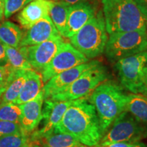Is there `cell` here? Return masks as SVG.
Instances as JSON below:
<instances>
[{
	"mask_svg": "<svg viewBox=\"0 0 147 147\" xmlns=\"http://www.w3.org/2000/svg\"><path fill=\"white\" fill-rule=\"evenodd\" d=\"M7 65L15 70H32V65L27 59L25 47L14 48L4 45Z\"/></svg>",
	"mask_w": 147,
	"mask_h": 147,
	"instance_id": "21",
	"label": "cell"
},
{
	"mask_svg": "<svg viewBox=\"0 0 147 147\" xmlns=\"http://www.w3.org/2000/svg\"><path fill=\"white\" fill-rule=\"evenodd\" d=\"M38 142L41 144L40 147H89L66 134L52 133Z\"/></svg>",
	"mask_w": 147,
	"mask_h": 147,
	"instance_id": "23",
	"label": "cell"
},
{
	"mask_svg": "<svg viewBox=\"0 0 147 147\" xmlns=\"http://www.w3.org/2000/svg\"><path fill=\"white\" fill-rule=\"evenodd\" d=\"M4 17V1L0 0V21Z\"/></svg>",
	"mask_w": 147,
	"mask_h": 147,
	"instance_id": "33",
	"label": "cell"
},
{
	"mask_svg": "<svg viewBox=\"0 0 147 147\" xmlns=\"http://www.w3.org/2000/svg\"><path fill=\"white\" fill-rule=\"evenodd\" d=\"M125 111L138 121L147 124V99L139 93H130L127 96Z\"/></svg>",
	"mask_w": 147,
	"mask_h": 147,
	"instance_id": "20",
	"label": "cell"
},
{
	"mask_svg": "<svg viewBox=\"0 0 147 147\" xmlns=\"http://www.w3.org/2000/svg\"><path fill=\"white\" fill-rule=\"evenodd\" d=\"M27 30L23 34L19 47L39 45L60 35L49 16L40 20Z\"/></svg>",
	"mask_w": 147,
	"mask_h": 147,
	"instance_id": "13",
	"label": "cell"
},
{
	"mask_svg": "<svg viewBox=\"0 0 147 147\" xmlns=\"http://www.w3.org/2000/svg\"><path fill=\"white\" fill-rule=\"evenodd\" d=\"M69 39L71 45L89 59L102 55L108 39L102 11H98Z\"/></svg>",
	"mask_w": 147,
	"mask_h": 147,
	"instance_id": "4",
	"label": "cell"
},
{
	"mask_svg": "<svg viewBox=\"0 0 147 147\" xmlns=\"http://www.w3.org/2000/svg\"><path fill=\"white\" fill-rule=\"evenodd\" d=\"M103 15L109 35L147 31V18L134 0H102Z\"/></svg>",
	"mask_w": 147,
	"mask_h": 147,
	"instance_id": "2",
	"label": "cell"
},
{
	"mask_svg": "<svg viewBox=\"0 0 147 147\" xmlns=\"http://www.w3.org/2000/svg\"><path fill=\"white\" fill-rule=\"evenodd\" d=\"M50 0H33L16 16L18 23L25 29L32 27L40 20L49 16Z\"/></svg>",
	"mask_w": 147,
	"mask_h": 147,
	"instance_id": "16",
	"label": "cell"
},
{
	"mask_svg": "<svg viewBox=\"0 0 147 147\" xmlns=\"http://www.w3.org/2000/svg\"><path fill=\"white\" fill-rule=\"evenodd\" d=\"M146 50L147 31H133L110 35L104 51L108 59L116 63Z\"/></svg>",
	"mask_w": 147,
	"mask_h": 147,
	"instance_id": "5",
	"label": "cell"
},
{
	"mask_svg": "<svg viewBox=\"0 0 147 147\" xmlns=\"http://www.w3.org/2000/svg\"><path fill=\"white\" fill-rule=\"evenodd\" d=\"M142 13L147 18V0H134Z\"/></svg>",
	"mask_w": 147,
	"mask_h": 147,
	"instance_id": "29",
	"label": "cell"
},
{
	"mask_svg": "<svg viewBox=\"0 0 147 147\" xmlns=\"http://www.w3.org/2000/svg\"><path fill=\"white\" fill-rule=\"evenodd\" d=\"M143 80H144L145 86L147 87V65L145 66L143 69Z\"/></svg>",
	"mask_w": 147,
	"mask_h": 147,
	"instance_id": "34",
	"label": "cell"
},
{
	"mask_svg": "<svg viewBox=\"0 0 147 147\" xmlns=\"http://www.w3.org/2000/svg\"><path fill=\"white\" fill-rule=\"evenodd\" d=\"M54 1H63V2H65L67 4L72 5L77 4V3H81V2H84V1H87V0H54Z\"/></svg>",
	"mask_w": 147,
	"mask_h": 147,
	"instance_id": "32",
	"label": "cell"
},
{
	"mask_svg": "<svg viewBox=\"0 0 147 147\" xmlns=\"http://www.w3.org/2000/svg\"><path fill=\"white\" fill-rule=\"evenodd\" d=\"M86 98L72 101L53 133L68 134L82 144L93 147L100 143L103 135L94 106Z\"/></svg>",
	"mask_w": 147,
	"mask_h": 147,
	"instance_id": "1",
	"label": "cell"
},
{
	"mask_svg": "<svg viewBox=\"0 0 147 147\" xmlns=\"http://www.w3.org/2000/svg\"><path fill=\"white\" fill-rule=\"evenodd\" d=\"M33 0H5L4 1V17L10 18L23 9Z\"/></svg>",
	"mask_w": 147,
	"mask_h": 147,
	"instance_id": "26",
	"label": "cell"
},
{
	"mask_svg": "<svg viewBox=\"0 0 147 147\" xmlns=\"http://www.w3.org/2000/svg\"><path fill=\"white\" fill-rule=\"evenodd\" d=\"M23 34L17 25L11 21H4L0 24V42L9 47H19Z\"/></svg>",
	"mask_w": 147,
	"mask_h": 147,
	"instance_id": "22",
	"label": "cell"
},
{
	"mask_svg": "<svg viewBox=\"0 0 147 147\" xmlns=\"http://www.w3.org/2000/svg\"><path fill=\"white\" fill-rule=\"evenodd\" d=\"M25 70H15L12 73L9 83L5 87V91L1 95L0 104L14 103L18 98L27 78Z\"/></svg>",
	"mask_w": 147,
	"mask_h": 147,
	"instance_id": "18",
	"label": "cell"
},
{
	"mask_svg": "<svg viewBox=\"0 0 147 147\" xmlns=\"http://www.w3.org/2000/svg\"><path fill=\"white\" fill-rule=\"evenodd\" d=\"M5 1V0H4V1Z\"/></svg>",
	"mask_w": 147,
	"mask_h": 147,
	"instance_id": "41",
	"label": "cell"
},
{
	"mask_svg": "<svg viewBox=\"0 0 147 147\" xmlns=\"http://www.w3.org/2000/svg\"><path fill=\"white\" fill-rule=\"evenodd\" d=\"M64 42L62 36L59 35L39 45L25 47L27 59L33 69L41 72Z\"/></svg>",
	"mask_w": 147,
	"mask_h": 147,
	"instance_id": "10",
	"label": "cell"
},
{
	"mask_svg": "<svg viewBox=\"0 0 147 147\" xmlns=\"http://www.w3.org/2000/svg\"><path fill=\"white\" fill-rule=\"evenodd\" d=\"M69 6L70 5L63 1L50 0L49 17L62 37L65 36Z\"/></svg>",
	"mask_w": 147,
	"mask_h": 147,
	"instance_id": "19",
	"label": "cell"
},
{
	"mask_svg": "<svg viewBox=\"0 0 147 147\" xmlns=\"http://www.w3.org/2000/svg\"><path fill=\"white\" fill-rule=\"evenodd\" d=\"M146 29H147V26H146Z\"/></svg>",
	"mask_w": 147,
	"mask_h": 147,
	"instance_id": "40",
	"label": "cell"
},
{
	"mask_svg": "<svg viewBox=\"0 0 147 147\" xmlns=\"http://www.w3.org/2000/svg\"><path fill=\"white\" fill-rule=\"evenodd\" d=\"M147 65V51L122 59L115 63L121 85L133 93L143 95L147 91L143 80V69Z\"/></svg>",
	"mask_w": 147,
	"mask_h": 147,
	"instance_id": "8",
	"label": "cell"
},
{
	"mask_svg": "<svg viewBox=\"0 0 147 147\" xmlns=\"http://www.w3.org/2000/svg\"><path fill=\"white\" fill-rule=\"evenodd\" d=\"M89 60L70 43L65 42L52 60L40 72L42 81L46 83L58 74L68 70L80 64L87 63Z\"/></svg>",
	"mask_w": 147,
	"mask_h": 147,
	"instance_id": "9",
	"label": "cell"
},
{
	"mask_svg": "<svg viewBox=\"0 0 147 147\" xmlns=\"http://www.w3.org/2000/svg\"><path fill=\"white\" fill-rule=\"evenodd\" d=\"M146 51H147V50H146Z\"/></svg>",
	"mask_w": 147,
	"mask_h": 147,
	"instance_id": "44",
	"label": "cell"
},
{
	"mask_svg": "<svg viewBox=\"0 0 147 147\" xmlns=\"http://www.w3.org/2000/svg\"><path fill=\"white\" fill-rule=\"evenodd\" d=\"M29 142L28 134H16L0 138V147H21Z\"/></svg>",
	"mask_w": 147,
	"mask_h": 147,
	"instance_id": "25",
	"label": "cell"
},
{
	"mask_svg": "<svg viewBox=\"0 0 147 147\" xmlns=\"http://www.w3.org/2000/svg\"><path fill=\"white\" fill-rule=\"evenodd\" d=\"M98 61H91L72 68L62 71L56 76H53L47 82H46L42 88L44 93V98L45 100L50 98L51 96L63 91L66 88L74 82L84 71L91 68L100 63Z\"/></svg>",
	"mask_w": 147,
	"mask_h": 147,
	"instance_id": "12",
	"label": "cell"
},
{
	"mask_svg": "<svg viewBox=\"0 0 147 147\" xmlns=\"http://www.w3.org/2000/svg\"><path fill=\"white\" fill-rule=\"evenodd\" d=\"M21 133L25 132L22 129L21 125L19 123L0 121V138L9 135Z\"/></svg>",
	"mask_w": 147,
	"mask_h": 147,
	"instance_id": "27",
	"label": "cell"
},
{
	"mask_svg": "<svg viewBox=\"0 0 147 147\" xmlns=\"http://www.w3.org/2000/svg\"><path fill=\"white\" fill-rule=\"evenodd\" d=\"M43 88V81L41 74L34 69L27 71V78L25 80L20 94L14 104L21 105L27 102L34 100Z\"/></svg>",
	"mask_w": 147,
	"mask_h": 147,
	"instance_id": "17",
	"label": "cell"
},
{
	"mask_svg": "<svg viewBox=\"0 0 147 147\" xmlns=\"http://www.w3.org/2000/svg\"><path fill=\"white\" fill-rule=\"evenodd\" d=\"M33 147H40V146H38V145H36V146H33Z\"/></svg>",
	"mask_w": 147,
	"mask_h": 147,
	"instance_id": "39",
	"label": "cell"
},
{
	"mask_svg": "<svg viewBox=\"0 0 147 147\" xmlns=\"http://www.w3.org/2000/svg\"><path fill=\"white\" fill-rule=\"evenodd\" d=\"M45 100L42 90L34 100L21 104L19 124L25 133L33 132L42 120V106Z\"/></svg>",
	"mask_w": 147,
	"mask_h": 147,
	"instance_id": "14",
	"label": "cell"
},
{
	"mask_svg": "<svg viewBox=\"0 0 147 147\" xmlns=\"http://www.w3.org/2000/svg\"><path fill=\"white\" fill-rule=\"evenodd\" d=\"M14 69L8 65H0V88H5L10 82Z\"/></svg>",
	"mask_w": 147,
	"mask_h": 147,
	"instance_id": "28",
	"label": "cell"
},
{
	"mask_svg": "<svg viewBox=\"0 0 147 147\" xmlns=\"http://www.w3.org/2000/svg\"><path fill=\"white\" fill-rule=\"evenodd\" d=\"M131 143H127V142H116L113 143V144H110L107 146H100L98 145L93 147H130Z\"/></svg>",
	"mask_w": 147,
	"mask_h": 147,
	"instance_id": "31",
	"label": "cell"
},
{
	"mask_svg": "<svg viewBox=\"0 0 147 147\" xmlns=\"http://www.w3.org/2000/svg\"><path fill=\"white\" fill-rule=\"evenodd\" d=\"M127 96L122 88L113 81H104L87 97L96 111L104 136L123 112L125 111Z\"/></svg>",
	"mask_w": 147,
	"mask_h": 147,
	"instance_id": "3",
	"label": "cell"
},
{
	"mask_svg": "<svg viewBox=\"0 0 147 147\" xmlns=\"http://www.w3.org/2000/svg\"><path fill=\"white\" fill-rule=\"evenodd\" d=\"M5 88H0V98H1V95H2L3 92L5 91Z\"/></svg>",
	"mask_w": 147,
	"mask_h": 147,
	"instance_id": "37",
	"label": "cell"
},
{
	"mask_svg": "<svg viewBox=\"0 0 147 147\" xmlns=\"http://www.w3.org/2000/svg\"><path fill=\"white\" fill-rule=\"evenodd\" d=\"M71 102L72 101L56 102L50 99L45 100V106L42 110V119H45V123L40 129L34 131L29 138V141L33 143L38 142L53 133L55 126L61 119Z\"/></svg>",
	"mask_w": 147,
	"mask_h": 147,
	"instance_id": "11",
	"label": "cell"
},
{
	"mask_svg": "<svg viewBox=\"0 0 147 147\" xmlns=\"http://www.w3.org/2000/svg\"><path fill=\"white\" fill-rule=\"evenodd\" d=\"M21 147H33V142L29 141V142H27V144H25V145H23V146H22Z\"/></svg>",
	"mask_w": 147,
	"mask_h": 147,
	"instance_id": "36",
	"label": "cell"
},
{
	"mask_svg": "<svg viewBox=\"0 0 147 147\" xmlns=\"http://www.w3.org/2000/svg\"><path fill=\"white\" fill-rule=\"evenodd\" d=\"M3 1H4V0H3Z\"/></svg>",
	"mask_w": 147,
	"mask_h": 147,
	"instance_id": "43",
	"label": "cell"
},
{
	"mask_svg": "<svg viewBox=\"0 0 147 147\" xmlns=\"http://www.w3.org/2000/svg\"><path fill=\"white\" fill-rule=\"evenodd\" d=\"M130 147H147V145L140 142H136L131 143Z\"/></svg>",
	"mask_w": 147,
	"mask_h": 147,
	"instance_id": "35",
	"label": "cell"
},
{
	"mask_svg": "<svg viewBox=\"0 0 147 147\" xmlns=\"http://www.w3.org/2000/svg\"><path fill=\"white\" fill-rule=\"evenodd\" d=\"M21 109L14 103L0 104V121L19 123Z\"/></svg>",
	"mask_w": 147,
	"mask_h": 147,
	"instance_id": "24",
	"label": "cell"
},
{
	"mask_svg": "<svg viewBox=\"0 0 147 147\" xmlns=\"http://www.w3.org/2000/svg\"><path fill=\"white\" fill-rule=\"evenodd\" d=\"M7 64V58L5 55V51L4 46L1 42H0V65H6Z\"/></svg>",
	"mask_w": 147,
	"mask_h": 147,
	"instance_id": "30",
	"label": "cell"
},
{
	"mask_svg": "<svg viewBox=\"0 0 147 147\" xmlns=\"http://www.w3.org/2000/svg\"><path fill=\"white\" fill-rule=\"evenodd\" d=\"M108 78V74L106 67L100 63L84 71L64 91L49 99L56 102H67L87 97Z\"/></svg>",
	"mask_w": 147,
	"mask_h": 147,
	"instance_id": "6",
	"label": "cell"
},
{
	"mask_svg": "<svg viewBox=\"0 0 147 147\" xmlns=\"http://www.w3.org/2000/svg\"><path fill=\"white\" fill-rule=\"evenodd\" d=\"M143 95H144V96L146 97V98L147 99V91H146V92H145V93H144V94H143Z\"/></svg>",
	"mask_w": 147,
	"mask_h": 147,
	"instance_id": "38",
	"label": "cell"
},
{
	"mask_svg": "<svg viewBox=\"0 0 147 147\" xmlns=\"http://www.w3.org/2000/svg\"><path fill=\"white\" fill-rule=\"evenodd\" d=\"M147 137V126L138 121L128 112H123L112 124V127L102 137L98 146L116 142L134 143Z\"/></svg>",
	"mask_w": 147,
	"mask_h": 147,
	"instance_id": "7",
	"label": "cell"
},
{
	"mask_svg": "<svg viewBox=\"0 0 147 147\" xmlns=\"http://www.w3.org/2000/svg\"><path fill=\"white\" fill-rule=\"evenodd\" d=\"M95 15V7L88 1L70 5L64 38L74 35Z\"/></svg>",
	"mask_w": 147,
	"mask_h": 147,
	"instance_id": "15",
	"label": "cell"
},
{
	"mask_svg": "<svg viewBox=\"0 0 147 147\" xmlns=\"http://www.w3.org/2000/svg\"><path fill=\"white\" fill-rule=\"evenodd\" d=\"M94 1H95V0H94Z\"/></svg>",
	"mask_w": 147,
	"mask_h": 147,
	"instance_id": "42",
	"label": "cell"
}]
</instances>
